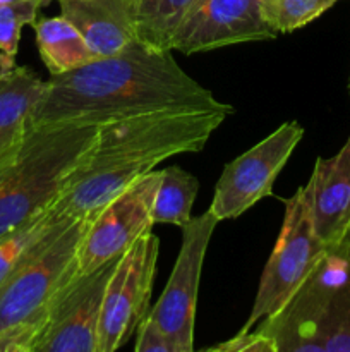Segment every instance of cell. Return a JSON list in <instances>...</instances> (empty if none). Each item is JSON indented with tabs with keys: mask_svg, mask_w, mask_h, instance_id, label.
I'll return each mask as SVG.
<instances>
[{
	"mask_svg": "<svg viewBox=\"0 0 350 352\" xmlns=\"http://www.w3.org/2000/svg\"><path fill=\"white\" fill-rule=\"evenodd\" d=\"M167 112H222L220 102L187 74L170 48L134 40L112 57L51 76L31 124H102Z\"/></svg>",
	"mask_w": 350,
	"mask_h": 352,
	"instance_id": "6da1fadb",
	"label": "cell"
},
{
	"mask_svg": "<svg viewBox=\"0 0 350 352\" xmlns=\"http://www.w3.org/2000/svg\"><path fill=\"white\" fill-rule=\"evenodd\" d=\"M226 117L167 112L102 124L93 146L64 182L55 208L69 219L93 215L167 158L201 151Z\"/></svg>",
	"mask_w": 350,
	"mask_h": 352,
	"instance_id": "7a4b0ae2",
	"label": "cell"
},
{
	"mask_svg": "<svg viewBox=\"0 0 350 352\" xmlns=\"http://www.w3.org/2000/svg\"><path fill=\"white\" fill-rule=\"evenodd\" d=\"M95 124H31L0 160V236L50 208L98 136Z\"/></svg>",
	"mask_w": 350,
	"mask_h": 352,
	"instance_id": "3957f363",
	"label": "cell"
},
{
	"mask_svg": "<svg viewBox=\"0 0 350 352\" xmlns=\"http://www.w3.org/2000/svg\"><path fill=\"white\" fill-rule=\"evenodd\" d=\"M93 215L62 222L0 284V352H33L55 301L78 275L79 244Z\"/></svg>",
	"mask_w": 350,
	"mask_h": 352,
	"instance_id": "277c9868",
	"label": "cell"
},
{
	"mask_svg": "<svg viewBox=\"0 0 350 352\" xmlns=\"http://www.w3.org/2000/svg\"><path fill=\"white\" fill-rule=\"evenodd\" d=\"M259 323L277 352H350V234L326 248L290 301Z\"/></svg>",
	"mask_w": 350,
	"mask_h": 352,
	"instance_id": "5b68a950",
	"label": "cell"
},
{
	"mask_svg": "<svg viewBox=\"0 0 350 352\" xmlns=\"http://www.w3.org/2000/svg\"><path fill=\"white\" fill-rule=\"evenodd\" d=\"M312 229L305 188L285 199V213L277 244L257 285L253 309L240 329L249 332L261 320L280 311L299 291L326 251Z\"/></svg>",
	"mask_w": 350,
	"mask_h": 352,
	"instance_id": "8992f818",
	"label": "cell"
},
{
	"mask_svg": "<svg viewBox=\"0 0 350 352\" xmlns=\"http://www.w3.org/2000/svg\"><path fill=\"white\" fill-rule=\"evenodd\" d=\"M302 136L304 127L297 120H288L225 165L208 208L218 222L239 219L273 192L278 174L287 165Z\"/></svg>",
	"mask_w": 350,
	"mask_h": 352,
	"instance_id": "52a82bcc",
	"label": "cell"
},
{
	"mask_svg": "<svg viewBox=\"0 0 350 352\" xmlns=\"http://www.w3.org/2000/svg\"><path fill=\"white\" fill-rule=\"evenodd\" d=\"M160 241L146 232L120 256L102 305L98 352H115L126 346L150 313Z\"/></svg>",
	"mask_w": 350,
	"mask_h": 352,
	"instance_id": "ba28073f",
	"label": "cell"
},
{
	"mask_svg": "<svg viewBox=\"0 0 350 352\" xmlns=\"http://www.w3.org/2000/svg\"><path fill=\"white\" fill-rule=\"evenodd\" d=\"M218 219L211 212L194 217L182 229V244L167 287L146 320L178 344L184 352L194 351L196 305L202 263Z\"/></svg>",
	"mask_w": 350,
	"mask_h": 352,
	"instance_id": "9c48e42d",
	"label": "cell"
},
{
	"mask_svg": "<svg viewBox=\"0 0 350 352\" xmlns=\"http://www.w3.org/2000/svg\"><path fill=\"white\" fill-rule=\"evenodd\" d=\"M160 175V170L150 172L93 215L79 244L78 274H88L122 256L143 234L153 229L151 208Z\"/></svg>",
	"mask_w": 350,
	"mask_h": 352,
	"instance_id": "30bf717a",
	"label": "cell"
},
{
	"mask_svg": "<svg viewBox=\"0 0 350 352\" xmlns=\"http://www.w3.org/2000/svg\"><path fill=\"white\" fill-rule=\"evenodd\" d=\"M119 260L78 274L65 285L33 352H98L103 296Z\"/></svg>",
	"mask_w": 350,
	"mask_h": 352,
	"instance_id": "8fae6325",
	"label": "cell"
},
{
	"mask_svg": "<svg viewBox=\"0 0 350 352\" xmlns=\"http://www.w3.org/2000/svg\"><path fill=\"white\" fill-rule=\"evenodd\" d=\"M273 38L277 33L264 19L259 0H196L175 33L172 52L192 55Z\"/></svg>",
	"mask_w": 350,
	"mask_h": 352,
	"instance_id": "7c38bea8",
	"label": "cell"
},
{
	"mask_svg": "<svg viewBox=\"0 0 350 352\" xmlns=\"http://www.w3.org/2000/svg\"><path fill=\"white\" fill-rule=\"evenodd\" d=\"M312 229L325 246L350 234V136L331 158H318L307 186Z\"/></svg>",
	"mask_w": 350,
	"mask_h": 352,
	"instance_id": "4fadbf2b",
	"label": "cell"
},
{
	"mask_svg": "<svg viewBox=\"0 0 350 352\" xmlns=\"http://www.w3.org/2000/svg\"><path fill=\"white\" fill-rule=\"evenodd\" d=\"M98 58L112 57L137 38L127 0H57Z\"/></svg>",
	"mask_w": 350,
	"mask_h": 352,
	"instance_id": "5bb4252c",
	"label": "cell"
},
{
	"mask_svg": "<svg viewBox=\"0 0 350 352\" xmlns=\"http://www.w3.org/2000/svg\"><path fill=\"white\" fill-rule=\"evenodd\" d=\"M47 81L24 65L0 67V160L31 126Z\"/></svg>",
	"mask_w": 350,
	"mask_h": 352,
	"instance_id": "9a60e30c",
	"label": "cell"
},
{
	"mask_svg": "<svg viewBox=\"0 0 350 352\" xmlns=\"http://www.w3.org/2000/svg\"><path fill=\"white\" fill-rule=\"evenodd\" d=\"M36 47L50 76L78 69L96 57L78 28L62 14L54 17H36L33 24Z\"/></svg>",
	"mask_w": 350,
	"mask_h": 352,
	"instance_id": "2e32d148",
	"label": "cell"
},
{
	"mask_svg": "<svg viewBox=\"0 0 350 352\" xmlns=\"http://www.w3.org/2000/svg\"><path fill=\"white\" fill-rule=\"evenodd\" d=\"M136 24L137 40L170 48L175 33L196 0H127Z\"/></svg>",
	"mask_w": 350,
	"mask_h": 352,
	"instance_id": "e0dca14e",
	"label": "cell"
},
{
	"mask_svg": "<svg viewBox=\"0 0 350 352\" xmlns=\"http://www.w3.org/2000/svg\"><path fill=\"white\" fill-rule=\"evenodd\" d=\"M160 174L151 208L153 223L184 227L192 219L191 212L199 191V181L178 165L163 168Z\"/></svg>",
	"mask_w": 350,
	"mask_h": 352,
	"instance_id": "ac0fdd59",
	"label": "cell"
},
{
	"mask_svg": "<svg viewBox=\"0 0 350 352\" xmlns=\"http://www.w3.org/2000/svg\"><path fill=\"white\" fill-rule=\"evenodd\" d=\"M69 217H64L55 203L27 222L0 236V284L60 226Z\"/></svg>",
	"mask_w": 350,
	"mask_h": 352,
	"instance_id": "d6986e66",
	"label": "cell"
},
{
	"mask_svg": "<svg viewBox=\"0 0 350 352\" xmlns=\"http://www.w3.org/2000/svg\"><path fill=\"white\" fill-rule=\"evenodd\" d=\"M338 0H259L261 12L277 34L307 26Z\"/></svg>",
	"mask_w": 350,
	"mask_h": 352,
	"instance_id": "ffe728a7",
	"label": "cell"
},
{
	"mask_svg": "<svg viewBox=\"0 0 350 352\" xmlns=\"http://www.w3.org/2000/svg\"><path fill=\"white\" fill-rule=\"evenodd\" d=\"M48 0H21L0 6V65L10 67L16 64L21 33L24 26L36 21L38 12Z\"/></svg>",
	"mask_w": 350,
	"mask_h": 352,
	"instance_id": "44dd1931",
	"label": "cell"
},
{
	"mask_svg": "<svg viewBox=\"0 0 350 352\" xmlns=\"http://www.w3.org/2000/svg\"><path fill=\"white\" fill-rule=\"evenodd\" d=\"M208 351L218 352H277V346L261 330H249V332L235 333L232 339L220 342L216 346L208 347Z\"/></svg>",
	"mask_w": 350,
	"mask_h": 352,
	"instance_id": "7402d4cb",
	"label": "cell"
},
{
	"mask_svg": "<svg viewBox=\"0 0 350 352\" xmlns=\"http://www.w3.org/2000/svg\"><path fill=\"white\" fill-rule=\"evenodd\" d=\"M136 332L137 337L136 346H134L136 352H184L175 340H172L163 332L154 329L146 320L139 323Z\"/></svg>",
	"mask_w": 350,
	"mask_h": 352,
	"instance_id": "603a6c76",
	"label": "cell"
},
{
	"mask_svg": "<svg viewBox=\"0 0 350 352\" xmlns=\"http://www.w3.org/2000/svg\"><path fill=\"white\" fill-rule=\"evenodd\" d=\"M12 2H21V0H0V6H2V3H12ZM48 2H51V0H48Z\"/></svg>",
	"mask_w": 350,
	"mask_h": 352,
	"instance_id": "cb8c5ba5",
	"label": "cell"
},
{
	"mask_svg": "<svg viewBox=\"0 0 350 352\" xmlns=\"http://www.w3.org/2000/svg\"><path fill=\"white\" fill-rule=\"evenodd\" d=\"M349 95H350V81H349Z\"/></svg>",
	"mask_w": 350,
	"mask_h": 352,
	"instance_id": "d4e9b609",
	"label": "cell"
}]
</instances>
